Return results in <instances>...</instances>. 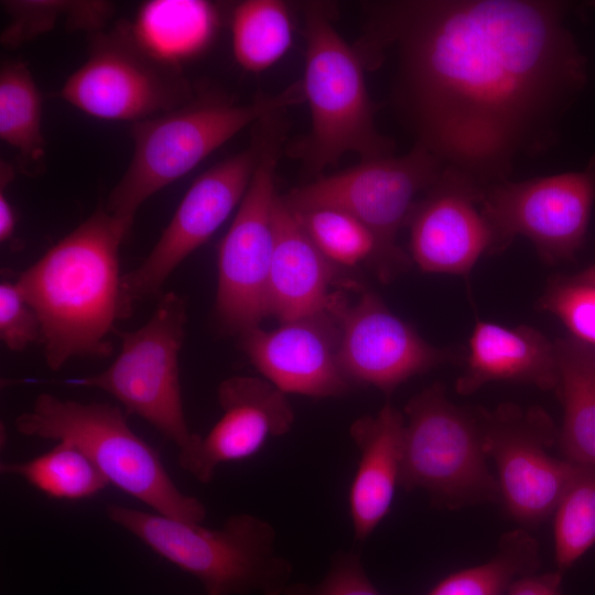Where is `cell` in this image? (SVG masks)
I'll use <instances>...</instances> for the list:
<instances>
[{
    "instance_id": "5bb4252c",
    "label": "cell",
    "mask_w": 595,
    "mask_h": 595,
    "mask_svg": "<svg viewBox=\"0 0 595 595\" xmlns=\"http://www.w3.org/2000/svg\"><path fill=\"white\" fill-rule=\"evenodd\" d=\"M260 150L259 137L192 183L151 251L136 269L123 274V296L131 311L136 302L160 294L172 272L238 208Z\"/></svg>"
},
{
    "instance_id": "7402d4cb",
    "label": "cell",
    "mask_w": 595,
    "mask_h": 595,
    "mask_svg": "<svg viewBox=\"0 0 595 595\" xmlns=\"http://www.w3.org/2000/svg\"><path fill=\"white\" fill-rule=\"evenodd\" d=\"M131 31L151 55L181 67L210 45L219 28L217 7L204 0H151L138 10Z\"/></svg>"
},
{
    "instance_id": "5b68a950",
    "label": "cell",
    "mask_w": 595,
    "mask_h": 595,
    "mask_svg": "<svg viewBox=\"0 0 595 595\" xmlns=\"http://www.w3.org/2000/svg\"><path fill=\"white\" fill-rule=\"evenodd\" d=\"M14 426L25 436L74 444L110 485L156 513L194 523L206 517L203 502L176 486L158 452L134 433L116 405L41 393L15 418Z\"/></svg>"
},
{
    "instance_id": "ffe728a7",
    "label": "cell",
    "mask_w": 595,
    "mask_h": 595,
    "mask_svg": "<svg viewBox=\"0 0 595 595\" xmlns=\"http://www.w3.org/2000/svg\"><path fill=\"white\" fill-rule=\"evenodd\" d=\"M404 423V414L387 402L376 414L360 416L350 425L359 461L348 508L358 542H364L391 509L400 486Z\"/></svg>"
},
{
    "instance_id": "4316f807",
    "label": "cell",
    "mask_w": 595,
    "mask_h": 595,
    "mask_svg": "<svg viewBox=\"0 0 595 595\" xmlns=\"http://www.w3.org/2000/svg\"><path fill=\"white\" fill-rule=\"evenodd\" d=\"M0 472L20 477L47 497L60 500L87 499L110 485L95 464L66 441L28 461L2 462Z\"/></svg>"
},
{
    "instance_id": "8fae6325",
    "label": "cell",
    "mask_w": 595,
    "mask_h": 595,
    "mask_svg": "<svg viewBox=\"0 0 595 595\" xmlns=\"http://www.w3.org/2000/svg\"><path fill=\"white\" fill-rule=\"evenodd\" d=\"M594 203L595 156L581 171L490 184L480 198L490 255L523 236L545 262L571 260L585 242Z\"/></svg>"
},
{
    "instance_id": "30bf717a",
    "label": "cell",
    "mask_w": 595,
    "mask_h": 595,
    "mask_svg": "<svg viewBox=\"0 0 595 595\" xmlns=\"http://www.w3.org/2000/svg\"><path fill=\"white\" fill-rule=\"evenodd\" d=\"M271 118V117H270ZM262 121L261 150L247 191L220 241L217 257L216 313L239 334L269 316L268 292L274 248L275 170L281 134Z\"/></svg>"
},
{
    "instance_id": "2e32d148",
    "label": "cell",
    "mask_w": 595,
    "mask_h": 595,
    "mask_svg": "<svg viewBox=\"0 0 595 595\" xmlns=\"http://www.w3.org/2000/svg\"><path fill=\"white\" fill-rule=\"evenodd\" d=\"M484 188L469 175L445 166L419 198L407 226L411 259L421 271L466 275L491 252L493 235L480 209Z\"/></svg>"
},
{
    "instance_id": "603a6c76",
    "label": "cell",
    "mask_w": 595,
    "mask_h": 595,
    "mask_svg": "<svg viewBox=\"0 0 595 595\" xmlns=\"http://www.w3.org/2000/svg\"><path fill=\"white\" fill-rule=\"evenodd\" d=\"M554 344L563 405L556 445L565 459L595 464V347L572 336Z\"/></svg>"
},
{
    "instance_id": "836d02e7",
    "label": "cell",
    "mask_w": 595,
    "mask_h": 595,
    "mask_svg": "<svg viewBox=\"0 0 595 595\" xmlns=\"http://www.w3.org/2000/svg\"><path fill=\"white\" fill-rule=\"evenodd\" d=\"M562 573H533L516 580L507 595H562Z\"/></svg>"
},
{
    "instance_id": "6da1fadb",
    "label": "cell",
    "mask_w": 595,
    "mask_h": 595,
    "mask_svg": "<svg viewBox=\"0 0 595 595\" xmlns=\"http://www.w3.org/2000/svg\"><path fill=\"white\" fill-rule=\"evenodd\" d=\"M394 45L399 96L418 144L483 186L544 148L584 64L563 6L531 0H423L374 6L361 48Z\"/></svg>"
},
{
    "instance_id": "4dcf8cb0",
    "label": "cell",
    "mask_w": 595,
    "mask_h": 595,
    "mask_svg": "<svg viewBox=\"0 0 595 595\" xmlns=\"http://www.w3.org/2000/svg\"><path fill=\"white\" fill-rule=\"evenodd\" d=\"M540 306L559 317L572 337L595 347V284L558 277L545 289Z\"/></svg>"
},
{
    "instance_id": "e575fe53",
    "label": "cell",
    "mask_w": 595,
    "mask_h": 595,
    "mask_svg": "<svg viewBox=\"0 0 595 595\" xmlns=\"http://www.w3.org/2000/svg\"><path fill=\"white\" fill-rule=\"evenodd\" d=\"M0 182V240L8 241L17 225L15 212L7 195V185L12 180V169L8 163H1Z\"/></svg>"
},
{
    "instance_id": "7c38bea8",
    "label": "cell",
    "mask_w": 595,
    "mask_h": 595,
    "mask_svg": "<svg viewBox=\"0 0 595 595\" xmlns=\"http://www.w3.org/2000/svg\"><path fill=\"white\" fill-rule=\"evenodd\" d=\"M445 164L421 144L408 153L361 160L359 164L322 176L284 196L298 212L334 208L365 224L391 250L420 198L441 176Z\"/></svg>"
},
{
    "instance_id": "ac0fdd59",
    "label": "cell",
    "mask_w": 595,
    "mask_h": 595,
    "mask_svg": "<svg viewBox=\"0 0 595 595\" xmlns=\"http://www.w3.org/2000/svg\"><path fill=\"white\" fill-rule=\"evenodd\" d=\"M288 394L264 378L231 376L220 382L219 420L198 437L180 466L202 484H209L225 463L256 455L268 440L286 434L294 423Z\"/></svg>"
},
{
    "instance_id": "e0dca14e",
    "label": "cell",
    "mask_w": 595,
    "mask_h": 595,
    "mask_svg": "<svg viewBox=\"0 0 595 595\" xmlns=\"http://www.w3.org/2000/svg\"><path fill=\"white\" fill-rule=\"evenodd\" d=\"M339 344V324L329 309L240 334L241 349L264 379L286 394L312 398L339 397L354 387L342 368Z\"/></svg>"
},
{
    "instance_id": "d590c367",
    "label": "cell",
    "mask_w": 595,
    "mask_h": 595,
    "mask_svg": "<svg viewBox=\"0 0 595 595\" xmlns=\"http://www.w3.org/2000/svg\"><path fill=\"white\" fill-rule=\"evenodd\" d=\"M573 277L578 281L595 284V263Z\"/></svg>"
},
{
    "instance_id": "1f68e13d",
    "label": "cell",
    "mask_w": 595,
    "mask_h": 595,
    "mask_svg": "<svg viewBox=\"0 0 595 595\" xmlns=\"http://www.w3.org/2000/svg\"><path fill=\"white\" fill-rule=\"evenodd\" d=\"M283 595H381L368 577L359 553L339 551L316 584L291 583Z\"/></svg>"
},
{
    "instance_id": "d6a6232c",
    "label": "cell",
    "mask_w": 595,
    "mask_h": 595,
    "mask_svg": "<svg viewBox=\"0 0 595 595\" xmlns=\"http://www.w3.org/2000/svg\"><path fill=\"white\" fill-rule=\"evenodd\" d=\"M0 339L11 351H22L41 342L39 317L17 281L0 284Z\"/></svg>"
},
{
    "instance_id": "f1b7e54d",
    "label": "cell",
    "mask_w": 595,
    "mask_h": 595,
    "mask_svg": "<svg viewBox=\"0 0 595 595\" xmlns=\"http://www.w3.org/2000/svg\"><path fill=\"white\" fill-rule=\"evenodd\" d=\"M1 3L9 15L1 43L12 48L51 31L62 19L69 29L94 34L104 30L112 15V4L105 1L11 0Z\"/></svg>"
},
{
    "instance_id": "52a82bcc",
    "label": "cell",
    "mask_w": 595,
    "mask_h": 595,
    "mask_svg": "<svg viewBox=\"0 0 595 595\" xmlns=\"http://www.w3.org/2000/svg\"><path fill=\"white\" fill-rule=\"evenodd\" d=\"M403 414V489H422L448 509L500 501L484 447V409L456 405L436 382L413 396Z\"/></svg>"
},
{
    "instance_id": "7a4b0ae2",
    "label": "cell",
    "mask_w": 595,
    "mask_h": 595,
    "mask_svg": "<svg viewBox=\"0 0 595 595\" xmlns=\"http://www.w3.org/2000/svg\"><path fill=\"white\" fill-rule=\"evenodd\" d=\"M129 228L104 204L17 280L36 313L51 370L75 357L106 358L117 321L128 317L120 246Z\"/></svg>"
},
{
    "instance_id": "cb8c5ba5",
    "label": "cell",
    "mask_w": 595,
    "mask_h": 595,
    "mask_svg": "<svg viewBox=\"0 0 595 595\" xmlns=\"http://www.w3.org/2000/svg\"><path fill=\"white\" fill-rule=\"evenodd\" d=\"M294 212L318 250L340 269L370 264L388 282L410 263L403 250L389 249L370 228L344 212L325 207Z\"/></svg>"
},
{
    "instance_id": "484cf974",
    "label": "cell",
    "mask_w": 595,
    "mask_h": 595,
    "mask_svg": "<svg viewBox=\"0 0 595 595\" xmlns=\"http://www.w3.org/2000/svg\"><path fill=\"white\" fill-rule=\"evenodd\" d=\"M232 54L247 72L277 64L292 44L289 7L279 0H248L237 4L230 21Z\"/></svg>"
},
{
    "instance_id": "ba28073f",
    "label": "cell",
    "mask_w": 595,
    "mask_h": 595,
    "mask_svg": "<svg viewBox=\"0 0 595 595\" xmlns=\"http://www.w3.org/2000/svg\"><path fill=\"white\" fill-rule=\"evenodd\" d=\"M186 321L183 298L167 292L145 324L117 333L121 348L108 368L67 380L68 385L112 396L128 413L140 416L173 442L178 458L190 453L199 437L187 425L180 382L178 356Z\"/></svg>"
},
{
    "instance_id": "3957f363",
    "label": "cell",
    "mask_w": 595,
    "mask_h": 595,
    "mask_svg": "<svg viewBox=\"0 0 595 595\" xmlns=\"http://www.w3.org/2000/svg\"><path fill=\"white\" fill-rule=\"evenodd\" d=\"M108 519L162 559L191 574L206 595H283L291 563L275 552L270 522L250 513L207 528L156 512L110 504Z\"/></svg>"
},
{
    "instance_id": "4fadbf2b",
    "label": "cell",
    "mask_w": 595,
    "mask_h": 595,
    "mask_svg": "<svg viewBox=\"0 0 595 595\" xmlns=\"http://www.w3.org/2000/svg\"><path fill=\"white\" fill-rule=\"evenodd\" d=\"M559 429L538 407L504 403L484 409V447L496 465L500 501L523 527L549 519L573 477L576 463L558 458Z\"/></svg>"
},
{
    "instance_id": "8992f818",
    "label": "cell",
    "mask_w": 595,
    "mask_h": 595,
    "mask_svg": "<svg viewBox=\"0 0 595 595\" xmlns=\"http://www.w3.org/2000/svg\"><path fill=\"white\" fill-rule=\"evenodd\" d=\"M305 68L302 88L311 115L309 133L290 149L311 172L347 154L361 160L392 155L393 143L375 125L358 50L349 46L318 4L305 10Z\"/></svg>"
},
{
    "instance_id": "d6986e66",
    "label": "cell",
    "mask_w": 595,
    "mask_h": 595,
    "mask_svg": "<svg viewBox=\"0 0 595 595\" xmlns=\"http://www.w3.org/2000/svg\"><path fill=\"white\" fill-rule=\"evenodd\" d=\"M339 269L314 245L284 196L274 209V248L269 278L268 311L280 323L326 311L340 290Z\"/></svg>"
},
{
    "instance_id": "9a60e30c",
    "label": "cell",
    "mask_w": 595,
    "mask_h": 595,
    "mask_svg": "<svg viewBox=\"0 0 595 595\" xmlns=\"http://www.w3.org/2000/svg\"><path fill=\"white\" fill-rule=\"evenodd\" d=\"M328 309L339 324V360L353 385L390 394L410 378L453 358L422 338L372 292L350 303L340 290Z\"/></svg>"
},
{
    "instance_id": "83f0119b",
    "label": "cell",
    "mask_w": 595,
    "mask_h": 595,
    "mask_svg": "<svg viewBox=\"0 0 595 595\" xmlns=\"http://www.w3.org/2000/svg\"><path fill=\"white\" fill-rule=\"evenodd\" d=\"M541 565L537 540L526 529L505 533L487 562L450 574L428 595H507L512 583Z\"/></svg>"
},
{
    "instance_id": "d4e9b609",
    "label": "cell",
    "mask_w": 595,
    "mask_h": 595,
    "mask_svg": "<svg viewBox=\"0 0 595 595\" xmlns=\"http://www.w3.org/2000/svg\"><path fill=\"white\" fill-rule=\"evenodd\" d=\"M0 139L18 153L21 167L39 170L45 154L41 94L22 61H6L0 68Z\"/></svg>"
},
{
    "instance_id": "9c48e42d",
    "label": "cell",
    "mask_w": 595,
    "mask_h": 595,
    "mask_svg": "<svg viewBox=\"0 0 595 595\" xmlns=\"http://www.w3.org/2000/svg\"><path fill=\"white\" fill-rule=\"evenodd\" d=\"M58 95L90 117L133 123L193 99L182 68L144 50L128 22L90 34L86 61L67 77Z\"/></svg>"
},
{
    "instance_id": "277c9868",
    "label": "cell",
    "mask_w": 595,
    "mask_h": 595,
    "mask_svg": "<svg viewBox=\"0 0 595 595\" xmlns=\"http://www.w3.org/2000/svg\"><path fill=\"white\" fill-rule=\"evenodd\" d=\"M304 100L302 83L237 104L207 97L132 125L133 153L105 204L129 229L141 205L185 176L246 127Z\"/></svg>"
},
{
    "instance_id": "f546056e",
    "label": "cell",
    "mask_w": 595,
    "mask_h": 595,
    "mask_svg": "<svg viewBox=\"0 0 595 595\" xmlns=\"http://www.w3.org/2000/svg\"><path fill=\"white\" fill-rule=\"evenodd\" d=\"M552 516L555 563L564 572L595 544V464H577Z\"/></svg>"
},
{
    "instance_id": "44dd1931",
    "label": "cell",
    "mask_w": 595,
    "mask_h": 595,
    "mask_svg": "<svg viewBox=\"0 0 595 595\" xmlns=\"http://www.w3.org/2000/svg\"><path fill=\"white\" fill-rule=\"evenodd\" d=\"M558 379L555 344L541 332L527 325L508 327L477 321L455 390L470 394L488 382L500 380L551 390L556 389Z\"/></svg>"
}]
</instances>
